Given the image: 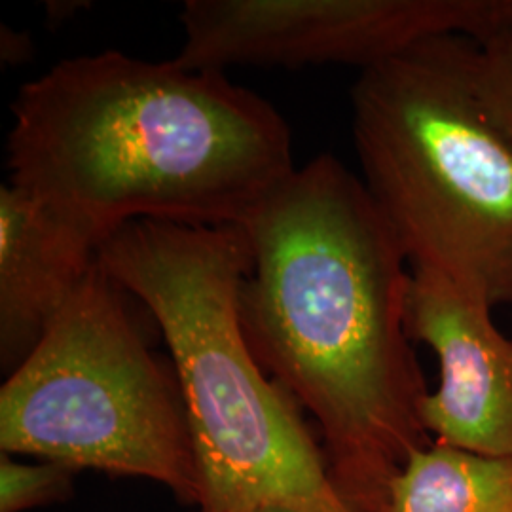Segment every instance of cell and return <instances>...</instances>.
I'll return each instance as SVG.
<instances>
[{
  "instance_id": "1",
  "label": "cell",
  "mask_w": 512,
  "mask_h": 512,
  "mask_svg": "<svg viewBox=\"0 0 512 512\" xmlns=\"http://www.w3.org/2000/svg\"><path fill=\"white\" fill-rule=\"evenodd\" d=\"M243 228L253 256L239 294L247 342L313 416L349 509L384 512L406 461L433 442L403 247L361 177L332 154L296 167Z\"/></svg>"
},
{
  "instance_id": "2",
  "label": "cell",
  "mask_w": 512,
  "mask_h": 512,
  "mask_svg": "<svg viewBox=\"0 0 512 512\" xmlns=\"http://www.w3.org/2000/svg\"><path fill=\"white\" fill-rule=\"evenodd\" d=\"M10 184L99 247L135 220L243 226L294 171L285 118L222 71L107 50L23 84Z\"/></svg>"
},
{
  "instance_id": "3",
  "label": "cell",
  "mask_w": 512,
  "mask_h": 512,
  "mask_svg": "<svg viewBox=\"0 0 512 512\" xmlns=\"http://www.w3.org/2000/svg\"><path fill=\"white\" fill-rule=\"evenodd\" d=\"M97 258L147 306L171 351L202 484L196 512H353L302 408L243 332L239 294L253 264L243 226L135 220Z\"/></svg>"
},
{
  "instance_id": "4",
  "label": "cell",
  "mask_w": 512,
  "mask_h": 512,
  "mask_svg": "<svg viewBox=\"0 0 512 512\" xmlns=\"http://www.w3.org/2000/svg\"><path fill=\"white\" fill-rule=\"evenodd\" d=\"M473 38L421 40L359 73L353 143L412 268L512 304V137L476 92Z\"/></svg>"
},
{
  "instance_id": "5",
  "label": "cell",
  "mask_w": 512,
  "mask_h": 512,
  "mask_svg": "<svg viewBox=\"0 0 512 512\" xmlns=\"http://www.w3.org/2000/svg\"><path fill=\"white\" fill-rule=\"evenodd\" d=\"M126 291L97 262L0 389V448L143 476L186 505L202 495L177 374L152 355Z\"/></svg>"
},
{
  "instance_id": "6",
  "label": "cell",
  "mask_w": 512,
  "mask_h": 512,
  "mask_svg": "<svg viewBox=\"0 0 512 512\" xmlns=\"http://www.w3.org/2000/svg\"><path fill=\"white\" fill-rule=\"evenodd\" d=\"M512 18V0H186L188 69L230 65H355L359 71L421 40L488 37Z\"/></svg>"
},
{
  "instance_id": "7",
  "label": "cell",
  "mask_w": 512,
  "mask_h": 512,
  "mask_svg": "<svg viewBox=\"0 0 512 512\" xmlns=\"http://www.w3.org/2000/svg\"><path fill=\"white\" fill-rule=\"evenodd\" d=\"M492 306L444 275L412 268L408 334L439 357L440 385L421 403L435 442L512 456V340Z\"/></svg>"
},
{
  "instance_id": "8",
  "label": "cell",
  "mask_w": 512,
  "mask_h": 512,
  "mask_svg": "<svg viewBox=\"0 0 512 512\" xmlns=\"http://www.w3.org/2000/svg\"><path fill=\"white\" fill-rule=\"evenodd\" d=\"M99 245L12 184L0 188V357L14 372L97 262Z\"/></svg>"
},
{
  "instance_id": "9",
  "label": "cell",
  "mask_w": 512,
  "mask_h": 512,
  "mask_svg": "<svg viewBox=\"0 0 512 512\" xmlns=\"http://www.w3.org/2000/svg\"><path fill=\"white\" fill-rule=\"evenodd\" d=\"M384 512H512V456L433 440L393 480Z\"/></svg>"
},
{
  "instance_id": "10",
  "label": "cell",
  "mask_w": 512,
  "mask_h": 512,
  "mask_svg": "<svg viewBox=\"0 0 512 512\" xmlns=\"http://www.w3.org/2000/svg\"><path fill=\"white\" fill-rule=\"evenodd\" d=\"M469 71L482 103L512 137V18L471 44Z\"/></svg>"
},
{
  "instance_id": "11",
  "label": "cell",
  "mask_w": 512,
  "mask_h": 512,
  "mask_svg": "<svg viewBox=\"0 0 512 512\" xmlns=\"http://www.w3.org/2000/svg\"><path fill=\"white\" fill-rule=\"evenodd\" d=\"M71 467L46 461L25 465L2 454L0 458V512H23L61 501L71 494Z\"/></svg>"
},
{
  "instance_id": "12",
  "label": "cell",
  "mask_w": 512,
  "mask_h": 512,
  "mask_svg": "<svg viewBox=\"0 0 512 512\" xmlns=\"http://www.w3.org/2000/svg\"><path fill=\"white\" fill-rule=\"evenodd\" d=\"M0 54L2 61L8 65L25 63L33 55L31 38L23 35L21 31H14L12 27L2 25V38H0Z\"/></svg>"
},
{
  "instance_id": "13",
  "label": "cell",
  "mask_w": 512,
  "mask_h": 512,
  "mask_svg": "<svg viewBox=\"0 0 512 512\" xmlns=\"http://www.w3.org/2000/svg\"><path fill=\"white\" fill-rule=\"evenodd\" d=\"M249 512H294L291 509H283V507H258Z\"/></svg>"
}]
</instances>
